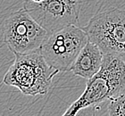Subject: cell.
<instances>
[{"label": "cell", "mask_w": 125, "mask_h": 116, "mask_svg": "<svg viewBox=\"0 0 125 116\" xmlns=\"http://www.w3.org/2000/svg\"><path fill=\"white\" fill-rule=\"evenodd\" d=\"M31 1L35 2V3H40V2H42V1H44V0H31Z\"/></svg>", "instance_id": "obj_9"}, {"label": "cell", "mask_w": 125, "mask_h": 116, "mask_svg": "<svg viewBox=\"0 0 125 116\" xmlns=\"http://www.w3.org/2000/svg\"><path fill=\"white\" fill-rule=\"evenodd\" d=\"M89 41L84 29L70 25L50 33L39 50L53 68L59 72H68Z\"/></svg>", "instance_id": "obj_3"}, {"label": "cell", "mask_w": 125, "mask_h": 116, "mask_svg": "<svg viewBox=\"0 0 125 116\" xmlns=\"http://www.w3.org/2000/svg\"><path fill=\"white\" fill-rule=\"evenodd\" d=\"M108 116H125V93L109 100Z\"/></svg>", "instance_id": "obj_8"}, {"label": "cell", "mask_w": 125, "mask_h": 116, "mask_svg": "<svg viewBox=\"0 0 125 116\" xmlns=\"http://www.w3.org/2000/svg\"><path fill=\"white\" fill-rule=\"evenodd\" d=\"M89 40L103 54H125V10L113 8L99 12L84 28Z\"/></svg>", "instance_id": "obj_4"}, {"label": "cell", "mask_w": 125, "mask_h": 116, "mask_svg": "<svg viewBox=\"0 0 125 116\" xmlns=\"http://www.w3.org/2000/svg\"><path fill=\"white\" fill-rule=\"evenodd\" d=\"M4 41L13 54H27L39 50L49 33L24 8L13 12L3 26Z\"/></svg>", "instance_id": "obj_5"}, {"label": "cell", "mask_w": 125, "mask_h": 116, "mask_svg": "<svg viewBox=\"0 0 125 116\" xmlns=\"http://www.w3.org/2000/svg\"><path fill=\"white\" fill-rule=\"evenodd\" d=\"M104 54L96 44L89 41L80 52L71 67V72L85 80L93 78L100 71Z\"/></svg>", "instance_id": "obj_7"}, {"label": "cell", "mask_w": 125, "mask_h": 116, "mask_svg": "<svg viewBox=\"0 0 125 116\" xmlns=\"http://www.w3.org/2000/svg\"><path fill=\"white\" fill-rule=\"evenodd\" d=\"M82 0H25L23 8L48 33L79 23Z\"/></svg>", "instance_id": "obj_6"}, {"label": "cell", "mask_w": 125, "mask_h": 116, "mask_svg": "<svg viewBox=\"0 0 125 116\" xmlns=\"http://www.w3.org/2000/svg\"><path fill=\"white\" fill-rule=\"evenodd\" d=\"M14 55V62L5 72L4 83L18 88L25 95L47 94L59 71L47 63L39 49Z\"/></svg>", "instance_id": "obj_2"}, {"label": "cell", "mask_w": 125, "mask_h": 116, "mask_svg": "<svg viewBox=\"0 0 125 116\" xmlns=\"http://www.w3.org/2000/svg\"><path fill=\"white\" fill-rule=\"evenodd\" d=\"M125 93V62L121 54H104L101 68L88 80L86 88L62 116H76L81 109L94 106Z\"/></svg>", "instance_id": "obj_1"}]
</instances>
